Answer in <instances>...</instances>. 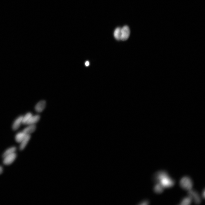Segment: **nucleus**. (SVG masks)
Listing matches in <instances>:
<instances>
[{
	"mask_svg": "<svg viewBox=\"0 0 205 205\" xmlns=\"http://www.w3.org/2000/svg\"><path fill=\"white\" fill-rule=\"evenodd\" d=\"M188 194L192 198V200L194 201L195 203L199 204L201 203V199L197 192L191 189L188 191Z\"/></svg>",
	"mask_w": 205,
	"mask_h": 205,
	"instance_id": "20e7f679",
	"label": "nucleus"
},
{
	"mask_svg": "<svg viewBox=\"0 0 205 205\" xmlns=\"http://www.w3.org/2000/svg\"><path fill=\"white\" fill-rule=\"evenodd\" d=\"M32 115V113L28 112L24 116H23L22 124H26L27 122L29 120L31 116Z\"/></svg>",
	"mask_w": 205,
	"mask_h": 205,
	"instance_id": "dca6fc26",
	"label": "nucleus"
},
{
	"mask_svg": "<svg viewBox=\"0 0 205 205\" xmlns=\"http://www.w3.org/2000/svg\"><path fill=\"white\" fill-rule=\"evenodd\" d=\"M149 202L148 201H145L142 202L141 204V205H147L149 204Z\"/></svg>",
	"mask_w": 205,
	"mask_h": 205,
	"instance_id": "a211bd4d",
	"label": "nucleus"
},
{
	"mask_svg": "<svg viewBox=\"0 0 205 205\" xmlns=\"http://www.w3.org/2000/svg\"><path fill=\"white\" fill-rule=\"evenodd\" d=\"M192 199L190 196H189L188 197L184 198L181 201L180 204L182 205H188L192 203Z\"/></svg>",
	"mask_w": 205,
	"mask_h": 205,
	"instance_id": "f3484780",
	"label": "nucleus"
},
{
	"mask_svg": "<svg viewBox=\"0 0 205 205\" xmlns=\"http://www.w3.org/2000/svg\"><path fill=\"white\" fill-rule=\"evenodd\" d=\"M40 119V116L39 115H32L27 122L26 125H35L39 121Z\"/></svg>",
	"mask_w": 205,
	"mask_h": 205,
	"instance_id": "9b49d317",
	"label": "nucleus"
},
{
	"mask_svg": "<svg viewBox=\"0 0 205 205\" xmlns=\"http://www.w3.org/2000/svg\"><path fill=\"white\" fill-rule=\"evenodd\" d=\"M46 106V102L45 100H41L37 104L35 107L36 112L41 113L45 109Z\"/></svg>",
	"mask_w": 205,
	"mask_h": 205,
	"instance_id": "423d86ee",
	"label": "nucleus"
},
{
	"mask_svg": "<svg viewBox=\"0 0 205 205\" xmlns=\"http://www.w3.org/2000/svg\"><path fill=\"white\" fill-rule=\"evenodd\" d=\"M121 28L118 27L116 28L114 33V36L115 39L119 41L121 40Z\"/></svg>",
	"mask_w": 205,
	"mask_h": 205,
	"instance_id": "2eb2a0df",
	"label": "nucleus"
},
{
	"mask_svg": "<svg viewBox=\"0 0 205 205\" xmlns=\"http://www.w3.org/2000/svg\"><path fill=\"white\" fill-rule=\"evenodd\" d=\"M3 172V169L2 167L0 166V175L2 174Z\"/></svg>",
	"mask_w": 205,
	"mask_h": 205,
	"instance_id": "6ab92c4d",
	"label": "nucleus"
},
{
	"mask_svg": "<svg viewBox=\"0 0 205 205\" xmlns=\"http://www.w3.org/2000/svg\"><path fill=\"white\" fill-rule=\"evenodd\" d=\"M31 136L30 135L26 134L24 138L20 142L19 147V149L20 150H23L25 147H26L28 142H29L31 138Z\"/></svg>",
	"mask_w": 205,
	"mask_h": 205,
	"instance_id": "0eeeda50",
	"label": "nucleus"
},
{
	"mask_svg": "<svg viewBox=\"0 0 205 205\" xmlns=\"http://www.w3.org/2000/svg\"><path fill=\"white\" fill-rule=\"evenodd\" d=\"M17 148L16 147H11L5 151L2 156V157L4 158L5 156L15 153L16 150Z\"/></svg>",
	"mask_w": 205,
	"mask_h": 205,
	"instance_id": "ddd939ff",
	"label": "nucleus"
},
{
	"mask_svg": "<svg viewBox=\"0 0 205 205\" xmlns=\"http://www.w3.org/2000/svg\"><path fill=\"white\" fill-rule=\"evenodd\" d=\"M16 157L17 155L15 152L8 155L4 158V159L3 162L5 165H10L12 164L15 161Z\"/></svg>",
	"mask_w": 205,
	"mask_h": 205,
	"instance_id": "39448f33",
	"label": "nucleus"
},
{
	"mask_svg": "<svg viewBox=\"0 0 205 205\" xmlns=\"http://www.w3.org/2000/svg\"><path fill=\"white\" fill-rule=\"evenodd\" d=\"M180 185L182 188L188 191L192 189L193 186L191 179L187 176L184 177L181 179Z\"/></svg>",
	"mask_w": 205,
	"mask_h": 205,
	"instance_id": "f257e3e1",
	"label": "nucleus"
},
{
	"mask_svg": "<svg viewBox=\"0 0 205 205\" xmlns=\"http://www.w3.org/2000/svg\"><path fill=\"white\" fill-rule=\"evenodd\" d=\"M121 40L125 41L129 38L130 36V28L127 26H125L121 28Z\"/></svg>",
	"mask_w": 205,
	"mask_h": 205,
	"instance_id": "7ed1b4c3",
	"label": "nucleus"
},
{
	"mask_svg": "<svg viewBox=\"0 0 205 205\" xmlns=\"http://www.w3.org/2000/svg\"><path fill=\"white\" fill-rule=\"evenodd\" d=\"M158 183H160L164 188L172 187L175 184L174 181L168 175L162 178Z\"/></svg>",
	"mask_w": 205,
	"mask_h": 205,
	"instance_id": "f03ea898",
	"label": "nucleus"
},
{
	"mask_svg": "<svg viewBox=\"0 0 205 205\" xmlns=\"http://www.w3.org/2000/svg\"><path fill=\"white\" fill-rule=\"evenodd\" d=\"M23 117V116H20L14 121L12 127L13 130H16L19 129L22 124Z\"/></svg>",
	"mask_w": 205,
	"mask_h": 205,
	"instance_id": "1a4fd4ad",
	"label": "nucleus"
},
{
	"mask_svg": "<svg viewBox=\"0 0 205 205\" xmlns=\"http://www.w3.org/2000/svg\"><path fill=\"white\" fill-rule=\"evenodd\" d=\"M167 175H168L166 172L164 171H161L156 174L155 176V179L156 181L158 183L162 178Z\"/></svg>",
	"mask_w": 205,
	"mask_h": 205,
	"instance_id": "9d476101",
	"label": "nucleus"
},
{
	"mask_svg": "<svg viewBox=\"0 0 205 205\" xmlns=\"http://www.w3.org/2000/svg\"><path fill=\"white\" fill-rule=\"evenodd\" d=\"M164 188L159 183L156 185L154 188V190L156 193L160 194L163 192Z\"/></svg>",
	"mask_w": 205,
	"mask_h": 205,
	"instance_id": "4468645a",
	"label": "nucleus"
},
{
	"mask_svg": "<svg viewBox=\"0 0 205 205\" xmlns=\"http://www.w3.org/2000/svg\"><path fill=\"white\" fill-rule=\"evenodd\" d=\"M89 62L88 61H87L85 62V65H86V66H89Z\"/></svg>",
	"mask_w": 205,
	"mask_h": 205,
	"instance_id": "aec40b11",
	"label": "nucleus"
},
{
	"mask_svg": "<svg viewBox=\"0 0 205 205\" xmlns=\"http://www.w3.org/2000/svg\"><path fill=\"white\" fill-rule=\"evenodd\" d=\"M203 198H204L205 197V190L204 189V190L203 191Z\"/></svg>",
	"mask_w": 205,
	"mask_h": 205,
	"instance_id": "412c9836",
	"label": "nucleus"
},
{
	"mask_svg": "<svg viewBox=\"0 0 205 205\" xmlns=\"http://www.w3.org/2000/svg\"><path fill=\"white\" fill-rule=\"evenodd\" d=\"M28 126L25 128L22 131L26 134H30L33 133L36 129V126L35 125H28Z\"/></svg>",
	"mask_w": 205,
	"mask_h": 205,
	"instance_id": "6e6552de",
	"label": "nucleus"
},
{
	"mask_svg": "<svg viewBox=\"0 0 205 205\" xmlns=\"http://www.w3.org/2000/svg\"><path fill=\"white\" fill-rule=\"evenodd\" d=\"M26 134L23 131L20 132L17 134L16 135L15 139L16 142L18 143H20L23 140Z\"/></svg>",
	"mask_w": 205,
	"mask_h": 205,
	"instance_id": "f8f14e48",
	"label": "nucleus"
}]
</instances>
